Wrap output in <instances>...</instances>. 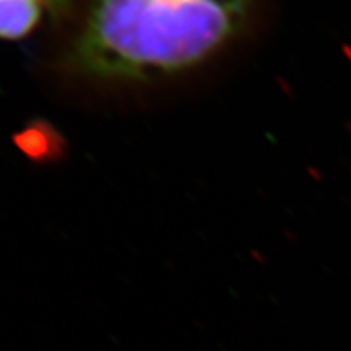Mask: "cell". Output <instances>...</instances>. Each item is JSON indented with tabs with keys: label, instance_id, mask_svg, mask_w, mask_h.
Wrapping results in <instances>:
<instances>
[{
	"label": "cell",
	"instance_id": "277c9868",
	"mask_svg": "<svg viewBox=\"0 0 351 351\" xmlns=\"http://www.w3.org/2000/svg\"><path fill=\"white\" fill-rule=\"evenodd\" d=\"M71 0H46V8L53 15L62 16L69 9Z\"/></svg>",
	"mask_w": 351,
	"mask_h": 351
},
{
	"label": "cell",
	"instance_id": "6da1fadb",
	"mask_svg": "<svg viewBox=\"0 0 351 351\" xmlns=\"http://www.w3.org/2000/svg\"><path fill=\"white\" fill-rule=\"evenodd\" d=\"M247 6L249 0H93L71 59L103 80L179 72L221 47Z\"/></svg>",
	"mask_w": 351,
	"mask_h": 351
},
{
	"label": "cell",
	"instance_id": "3957f363",
	"mask_svg": "<svg viewBox=\"0 0 351 351\" xmlns=\"http://www.w3.org/2000/svg\"><path fill=\"white\" fill-rule=\"evenodd\" d=\"M58 139V135L53 130L47 129V126L34 125L22 132L19 142L22 149L34 158H49L50 154H56L59 151Z\"/></svg>",
	"mask_w": 351,
	"mask_h": 351
},
{
	"label": "cell",
	"instance_id": "7a4b0ae2",
	"mask_svg": "<svg viewBox=\"0 0 351 351\" xmlns=\"http://www.w3.org/2000/svg\"><path fill=\"white\" fill-rule=\"evenodd\" d=\"M46 0H0V38L28 36L41 18Z\"/></svg>",
	"mask_w": 351,
	"mask_h": 351
}]
</instances>
